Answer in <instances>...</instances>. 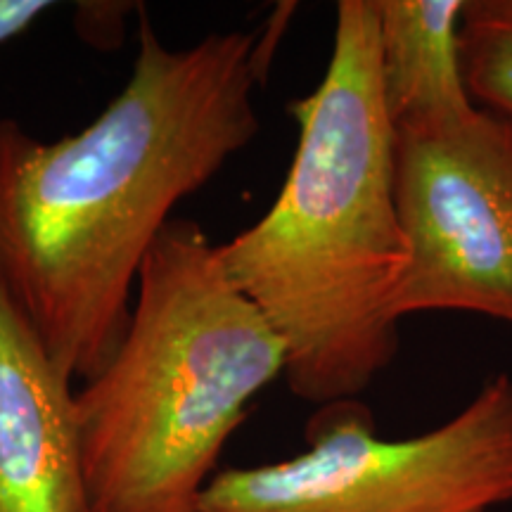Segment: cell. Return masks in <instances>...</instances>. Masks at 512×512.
<instances>
[{
	"mask_svg": "<svg viewBox=\"0 0 512 512\" xmlns=\"http://www.w3.org/2000/svg\"><path fill=\"white\" fill-rule=\"evenodd\" d=\"M271 29L211 31L171 48L138 8L121 93L74 136L41 140L0 119V290L69 380L117 351L138 273L174 209L252 143Z\"/></svg>",
	"mask_w": 512,
	"mask_h": 512,
	"instance_id": "1",
	"label": "cell"
},
{
	"mask_svg": "<svg viewBox=\"0 0 512 512\" xmlns=\"http://www.w3.org/2000/svg\"><path fill=\"white\" fill-rule=\"evenodd\" d=\"M287 112L299 138L271 209L219 245L238 290L283 339L285 380L313 406L358 399L399 354L408 240L375 0H339L328 67Z\"/></svg>",
	"mask_w": 512,
	"mask_h": 512,
	"instance_id": "2",
	"label": "cell"
},
{
	"mask_svg": "<svg viewBox=\"0 0 512 512\" xmlns=\"http://www.w3.org/2000/svg\"><path fill=\"white\" fill-rule=\"evenodd\" d=\"M264 313L230 280L197 221L147 252L117 351L76 389L95 512H195L249 403L285 377Z\"/></svg>",
	"mask_w": 512,
	"mask_h": 512,
	"instance_id": "3",
	"label": "cell"
},
{
	"mask_svg": "<svg viewBox=\"0 0 512 512\" xmlns=\"http://www.w3.org/2000/svg\"><path fill=\"white\" fill-rule=\"evenodd\" d=\"M297 456L226 467L195 512H491L512 503V375L408 439L377 434L361 399L316 406Z\"/></svg>",
	"mask_w": 512,
	"mask_h": 512,
	"instance_id": "4",
	"label": "cell"
},
{
	"mask_svg": "<svg viewBox=\"0 0 512 512\" xmlns=\"http://www.w3.org/2000/svg\"><path fill=\"white\" fill-rule=\"evenodd\" d=\"M408 271L394 313H472L512 328V121L472 107L394 128Z\"/></svg>",
	"mask_w": 512,
	"mask_h": 512,
	"instance_id": "5",
	"label": "cell"
},
{
	"mask_svg": "<svg viewBox=\"0 0 512 512\" xmlns=\"http://www.w3.org/2000/svg\"><path fill=\"white\" fill-rule=\"evenodd\" d=\"M0 512H95L76 389L0 290Z\"/></svg>",
	"mask_w": 512,
	"mask_h": 512,
	"instance_id": "6",
	"label": "cell"
},
{
	"mask_svg": "<svg viewBox=\"0 0 512 512\" xmlns=\"http://www.w3.org/2000/svg\"><path fill=\"white\" fill-rule=\"evenodd\" d=\"M467 0H375L382 93L394 128L470 112L463 64Z\"/></svg>",
	"mask_w": 512,
	"mask_h": 512,
	"instance_id": "7",
	"label": "cell"
},
{
	"mask_svg": "<svg viewBox=\"0 0 512 512\" xmlns=\"http://www.w3.org/2000/svg\"><path fill=\"white\" fill-rule=\"evenodd\" d=\"M460 36L470 98L512 121V0H467Z\"/></svg>",
	"mask_w": 512,
	"mask_h": 512,
	"instance_id": "8",
	"label": "cell"
},
{
	"mask_svg": "<svg viewBox=\"0 0 512 512\" xmlns=\"http://www.w3.org/2000/svg\"><path fill=\"white\" fill-rule=\"evenodd\" d=\"M133 3H79L74 12L76 34L83 43L98 50H117L124 41L126 17Z\"/></svg>",
	"mask_w": 512,
	"mask_h": 512,
	"instance_id": "9",
	"label": "cell"
},
{
	"mask_svg": "<svg viewBox=\"0 0 512 512\" xmlns=\"http://www.w3.org/2000/svg\"><path fill=\"white\" fill-rule=\"evenodd\" d=\"M48 0H0V46L24 34L38 17L53 10Z\"/></svg>",
	"mask_w": 512,
	"mask_h": 512,
	"instance_id": "10",
	"label": "cell"
}]
</instances>
